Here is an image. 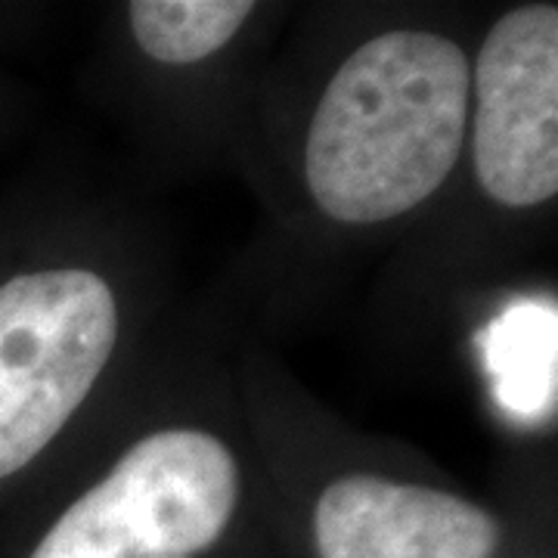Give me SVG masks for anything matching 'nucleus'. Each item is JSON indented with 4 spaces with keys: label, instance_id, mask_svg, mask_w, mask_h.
<instances>
[{
    "label": "nucleus",
    "instance_id": "obj_1",
    "mask_svg": "<svg viewBox=\"0 0 558 558\" xmlns=\"http://www.w3.org/2000/svg\"><path fill=\"white\" fill-rule=\"evenodd\" d=\"M472 116V62L457 40L398 28L363 40L329 78L304 143L307 193L326 218L385 223L435 196Z\"/></svg>",
    "mask_w": 558,
    "mask_h": 558
},
{
    "label": "nucleus",
    "instance_id": "obj_2",
    "mask_svg": "<svg viewBox=\"0 0 558 558\" xmlns=\"http://www.w3.org/2000/svg\"><path fill=\"white\" fill-rule=\"evenodd\" d=\"M240 499V459L218 435L159 428L50 524L32 558H196L227 534Z\"/></svg>",
    "mask_w": 558,
    "mask_h": 558
},
{
    "label": "nucleus",
    "instance_id": "obj_3",
    "mask_svg": "<svg viewBox=\"0 0 558 558\" xmlns=\"http://www.w3.org/2000/svg\"><path fill=\"white\" fill-rule=\"evenodd\" d=\"M119 332V299L94 270L47 267L0 282V481L84 407Z\"/></svg>",
    "mask_w": 558,
    "mask_h": 558
},
{
    "label": "nucleus",
    "instance_id": "obj_4",
    "mask_svg": "<svg viewBox=\"0 0 558 558\" xmlns=\"http://www.w3.org/2000/svg\"><path fill=\"white\" fill-rule=\"evenodd\" d=\"M472 161L481 190L506 208L558 193V7L502 13L472 69Z\"/></svg>",
    "mask_w": 558,
    "mask_h": 558
},
{
    "label": "nucleus",
    "instance_id": "obj_5",
    "mask_svg": "<svg viewBox=\"0 0 558 558\" xmlns=\"http://www.w3.org/2000/svg\"><path fill=\"white\" fill-rule=\"evenodd\" d=\"M319 558H494L499 519L450 490L354 472L317 499Z\"/></svg>",
    "mask_w": 558,
    "mask_h": 558
},
{
    "label": "nucleus",
    "instance_id": "obj_6",
    "mask_svg": "<svg viewBox=\"0 0 558 558\" xmlns=\"http://www.w3.org/2000/svg\"><path fill=\"white\" fill-rule=\"evenodd\" d=\"M252 13L248 0H131L128 25L149 60L193 65L220 53Z\"/></svg>",
    "mask_w": 558,
    "mask_h": 558
}]
</instances>
